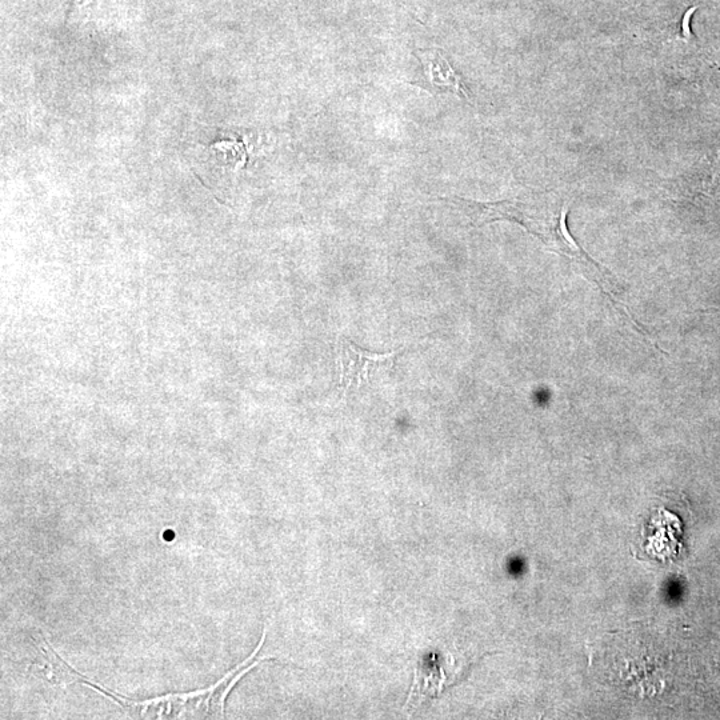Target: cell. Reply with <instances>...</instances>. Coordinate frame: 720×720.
<instances>
[{
	"instance_id": "obj_2",
	"label": "cell",
	"mask_w": 720,
	"mask_h": 720,
	"mask_svg": "<svg viewBox=\"0 0 720 720\" xmlns=\"http://www.w3.org/2000/svg\"><path fill=\"white\" fill-rule=\"evenodd\" d=\"M336 352H338L339 386L342 387L344 395L354 388L370 383L383 372L390 371L400 354V351L375 354L356 346L346 336H340L336 343Z\"/></svg>"
},
{
	"instance_id": "obj_3",
	"label": "cell",
	"mask_w": 720,
	"mask_h": 720,
	"mask_svg": "<svg viewBox=\"0 0 720 720\" xmlns=\"http://www.w3.org/2000/svg\"><path fill=\"white\" fill-rule=\"evenodd\" d=\"M423 66L424 82L430 83L431 90H448L452 94L460 96V98L468 99L466 86L462 82V78L458 72L448 64L447 60L442 56H432V58H420ZM424 83V84H426ZM422 84V87L424 86Z\"/></svg>"
},
{
	"instance_id": "obj_1",
	"label": "cell",
	"mask_w": 720,
	"mask_h": 720,
	"mask_svg": "<svg viewBox=\"0 0 720 720\" xmlns=\"http://www.w3.org/2000/svg\"><path fill=\"white\" fill-rule=\"evenodd\" d=\"M446 202L462 211L470 220L472 227H483L486 224L507 220L526 228L530 234L538 236L542 228L546 214L536 210L530 203L522 202L519 199L502 200V202H475V200L451 196L443 198Z\"/></svg>"
}]
</instances>
